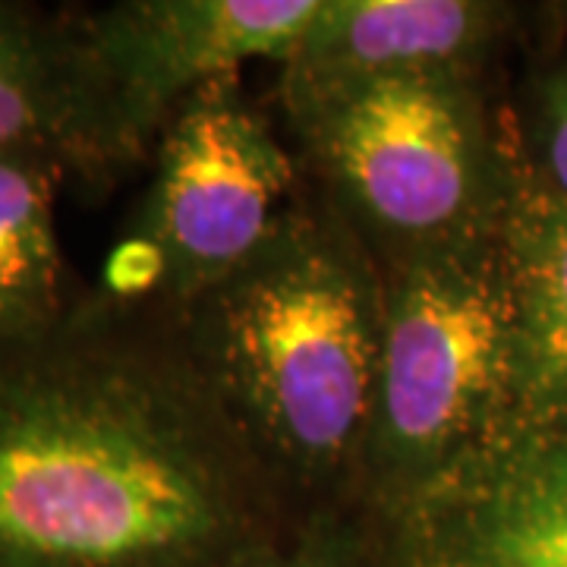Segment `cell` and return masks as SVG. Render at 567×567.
Segmentation results:
<instances>
[{
    "label": "cell",
    "mask_w": 567,
    "mask_h": 567,
    "mask_svg": "<svg viewBox=\"0 0 567 567\" xmlns=\"http://www.w3.org/2000/svg\"><path fill=\"white\" fill-rule=\"evenodd\" d=\"M268 480L186 350L0 357V567H189L244 533Z\"/></svg>",
    "instance_id": "obj_1"
},
{
    "label": "cell",
    "mask_w": 567,
    "mask_h": 567,
    "mask_svg": "<svg viewBox=\"0 0 567 567\" xmlns=\"http://www.w3.org/2000/svg\"><path fill=\"white\" fill-rule=\"evenodd\" d=\"M183 306V350L268 476L328 486L365 464L385 287L344 224L287 208L240 268Z\"/></svg>",
    "instance_id": "obj_2"
},
{
    "label": "cell",
    "mask_w": 567,
    "mask_h": 567,
    "mask_svg": "<svg viewBox=\"0 0 567 567\" xmlns=\"http://www.w3.org/2000/svg\"><path fill=\"white\" fill-rule=\"evenodd\" d=\"M520 423L517 297L502 218L394 256L365 470L388 507Z\"/></svg>",
    "instance_id": "obj_3"
},
{
    "label": "cell",
    "mask_w": 567,
    "mask_h": 567,
    "mask_svg": "<svg viewBox=\"0 0 567 567\" xmlns=\"http://www.w3.org/2000/svg\"><path fill=\"white\" fill-rule=\"evenodd\" d=\"M284 89L312 162L394 256L498 224L507 152L466 70L284 80Z\"/></svg>",
    "instance_id": "obj_4"
},
{
    "label": "cell",
    "mask_w": 567,
    "mask_h": 567,
    "mask_svg": "<svg viewBox=\"0 0 567 567\" xmlns=\"http://www.w3.org/2000/svg\"><path fill=\"white\" fill-rule=\"evenodd\" d=\"M290 189L287 148L234 82H218L164 126L158 177L133 237L155 249L164 290L189 303L265 244Z\"/></svg>",
    "instance_id": "obj_5"
},
{
    "label": "cell",
    "mask_w": 567,
    "mask_h": 567,
    "mask_svg": "<svg viewBox=\"0 0 567 567\" xmlns=\"http://www.w3.org/2000/svg\"><path fill=\"white\" fill-rule=\"evenodd\" d=\"M322 0H133L80 29L117 152L249 61L287 63Z\"/></svg>",
    "instance_id": "obj_6"
},
{
    "label": "cell",
    "mask_w": 567,
    "mask_h": 567,
    "mask_svg": "<svg viewBox=\"0 0 567 567\" xmlns=\"http://www.w3.org/2000/svg\"><path fill=\"white\" fill-rule=\"evenodd\" d=\"M391 511L416 567H567V435L514 425Z\"/></svg>",
    "instance_id": "obj_7"
},
{
    "label": "cell",
    "mask_w": 567,
    "mask_h": 567,
    "mask_svg": "<svg viewBox=\"0 0 567 567\" xmlns=\"http://www.w3.org/2000/svg\"><path fill=\"white\" fill-rule=\"evenodd\" d=\"M498 22L502 7L476 0H322L284 70L293 82L466 70Z\"/></svg>",
    "instance_id": "obj_8"
},
{
    "label": "cell",
    "mask_w": 567,
    "mask_h": 567,
    "mask_svg": "<svg viewBox=\"0 0 567 567\" xmlns=\"http://www.w3.org/2000/svg\"><path fill=\"white\" fill-rule=\"evenodd\" d=\"M502 234L517 297V425L567 435V199L511 158Z\"/></svg>",
    "instance_id": "obj_9"
},
{
    "label": "cell",
    "mask_w": 567,
    "mask_h": 567,
    "mask_svg": "<svg viewBox=\"0 0 567 567\" xmlns=\"http://www.w3.org/2000/svg\"><path fill=\"white\" fill-rule=\"evenodd\" d=\"M117 152L80 32L63 35L0 3V155Z\"/></svg>",
    "instance_id": "obj_10"
},
{
    "label": "cell",
    "mask_w": 567,
    "mask_h": 567,
    "mask_svg": "<svg viewBox=\"0 0 567 567\" xmlns=\"http://www.w3.org/2000/svg\"><path fill=\"white\" fill-rule=\"evenodd\" d=\"M58 174L61 162L41 152L0 155V357L44 344L61 324Z\"/></svg>",
    "instance_id": "obj_11"
},
{
    "label": "cell",
    "mask_w": 567,
    "mask_h": 567,
    "mask_svg": "<svg viewBox=\"0 0 567 567\" xmlns=\"http://www.w3.org/2000/svg\"><path fill=\"white\" fill-rule=\"evenodd\" d=\"M543 181L567 199V66L543 89Z\"/></svg>",
    "instance_id": "obj_12"
},
{
    "label": "cell",
    "mask_w": 567,
    "mask_h": 567,
    "mask_svg": "<svg viewBox=\"0 0 567 567\" xmlns=\"http://www.w3.org/2000/svg\"><path fill=\"white\" fill-rule=\"evenodd\" d=\"M246 567H312V565H293V561H259V565H246Z\"/></svg>",
    "instance_id": "obj_13"
}]
</instances>
